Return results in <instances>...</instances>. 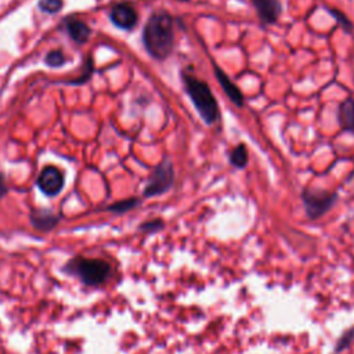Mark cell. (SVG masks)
Masks as SVG:
<instances>
[{
	"instance_id": "obj_1",
	"label": "cell",
	"mask_w": 354,
	"mask_h": 354,
	"mask_svg": "<svg viewBox=\"0 0 354 354\" xmlns=\"http://www.w3.org/2000/svg\"><path fill=\"white\" fill-rule=\"evenodd\" d=\"M142 44L156 61L167 59L176 46L174 17L166 10L153 11L142 29Z\"/></svg>"
},
{
	"instance_id": "obj_2",
	"label": "cell",
	"mask_w": 354,
	"mask_h": 354,
	"mask_svg": "<svg viewBox=\"0 0 354 354\" xmlns=\"http://www.w3.org/2000/svg\"><path fill=\"white\" fill-rule=\"evenodd\" d=\"M180 80L185 94L191 100L202 122L207 126L218 123L221 119V111L210 86L205 80L199 79L195 73H192L191 66L180 71Z\"/></svg>"
},
{
	"instance_id": "obj_3",
	"label": "cell",
	"mask_w": 354,
	"mask_h": 354,
	"mask_svg": "<svg viewBox=\"0 0 354 354\" xmlns=\"http://www.w3.org/2000/svg\"><path fill=\"white\" fill-rule=\"evenodd\" d=\"M65 270L77 277L87 286L102 285L112 272L111 264L101 259H87V257H73L66 263Z\"/></svg>"
},
{
	"instance_id": "obj_4",
	"label": "cell",
	"mask_w": 354,
	"mask_h": 354,
	"mask_svg": "<svg viewBox=\"0 0 354 354\" xmlns=\"http://www.w3.org/2000/svg\"><path fill=\"white\" fill-rule=\"evenodd\" d=\"M300 199L306 212L307 218L318 220L325 216L339 201V195L335 191L325 188L306 187L301 189Z\"/></svg>"
},
{
	"instance_id": "obj_5",
	"label": "cell",
	"mask_w": 354,
	"mask_h": 354,
	"mask_svg": "<svg viewBox=\"0 0 354 354\" xmlns=\"http://www.w3.org/2000/svg\"><path fill=\"white\" fill-rule=\"evenodd\" d=\"M176 181V170L174 165L170 159H165L158 163L151 171L148 181L144 187L142 196L144 198H155L169 192Z\"/></svg>"
},
{
	"instance_id": "obj_6",
	"label": "cell",
	"mask_w": 354,
	"mask_h": 354,
	"mask_svg": "<svg viewBox=\"0 0 354 354\" xmlns=\"http://www.w3.org/2000/svg\"><path fill=\"white\" fill-rule=\"evenodd\" d=\"M37 187L47 196H55L64 188V173L55 166L43 167L39 178Z\"/></svg>"
},
{
	"instance_id": "obj_7",
	"label": "cell",
	"mask_w": 354,
	"mask_h": 354,
	"mask_svg": "<svg viewBox=\"0 0 354 354\" xmlns=\"http://www.w3.org/2000/svg\"><path fill=\"white\" fill-rule=\"evenodd\" d=\"M109 18L112 24L123 30H131L138 22V14L136 8L129 3H118L111 8Z\"/></svg>"
},
{
	"instance_id": "obj_8",
	"label": "cell",
	"mask_w": 354,
	"mask_h": 354,
	"mask_svg": "<svg viewBox=\"0 0 354 354\" xmlns=\"http://www.w3.org/2000/svg\"><path fill=\"white\" fill-rule=\"evenodd\" d=\"M259 17L263 26L274 25L278 22L283 7L281 0H249Z\"/></svg>"
},
{
	"instance_id": "obj_9",
	"label": "cell",
	"mask_w": 354,
	"mask_h": 354,
	"mask_svg": "<svg viewBox=\"0 0 354 354\" xmlns=\"http://www.w3.org/2000/svg\"><path fill=\"white\" fill-rule=\"evenodd\" d=\"M212 66H213L214 77L217 79L221 90L224 91V94L228 97V100L236 108H242L245 105V97H243L241 88L231 80V77L214 61H212Z\"/></svg>"
},
{
	"instance_id": "obj_10",
	"label": "cell",
	"mask_w": 354,
	"mask_h": 354,
	"mask_svg": "<svg viewBox=\"0 0 354 354\" xmlns=\"http://www.w3.org/2000/svg\"><path fill=\"white\" fill-rule=\"evenodd\" d=\"M337 123L342 131L354 136V98L346 97L337 106Z\"/></svg>"
},
{
	"instance_id": "obj_11",
	"label": "cell",
	"mask_w": 354,
	"mask_h": 354,
	"mask_svg": "<svg viewBox=\"0 0 354 354\" xmlns=\"http://www.w3.org/2000/svg\"><path fill=\"white\" fill-rule=\"evenodd\" d=\"M59 221V217L47 209H35L30 213V223L36 230L51 231Z\"/></svg>"
},
{
	"instance_id": "obj_12",
	"label": "cell",
	"mask_w": 354,
	"mask_h": 354,
	"mask_svg": "<svg viewBox=\"0 0 354 354\" xmlns=\"http://www.w3.org/2000/svg\"><path fill=\"white\" fill-rule=\"evenodd\" d=\"M66 30H68L69 36L77 43L87 41V39L90 36V28L86 25V22H83L82 19H77V18L68 19Z\"/></svg>"
},
{
	"instance_id": "obj_13",
	"label": "cell",
	"mask_w": 354,
	"mask_h": 354,
	"mask_svg": "<svg viewBox=\"0 0 354 354\" xmlns=\"http://www.w3.org/2000/svg\"><path fill=\"white\" fill-rule=\"evenodd\" d=\"M228 163L238 169L242 170L248 166L249 163V153H248V148L243 142L236 144L230 152H228Z\"/></svg>"
},
{
	"instance_id": "obj_14",
	"label": "cell",
	"mask_w": 354,
	"mask_h": 354,
	"mask_svg": "<svg viewBox=\"0 0 354 354\" xmlns=\"http://www.w3.org/2000/svg\"><path fill=\"white\" fill-rule=\"evenodd\" d=\"M325 11L336 21L337 26L347 35H351L354 32V24L353 21L339 8L335 7H325Z\"/></svg>"
},
{
	"instance_id": "obj_15",
	"label": "cell",
	"mask_w": 354,
	"mask_h": 354,
	"mask_svg": "<svg viewBox=\"0 0 354 354\" xmlns=\"http://www.w3.org/2000/svg\"><path fill=\"white\" fill-rule=\"evenodd\" d=\"M141 203V199L140 198H127V199H122V201H118L112 205H109L106 207L108 212H112V213H116V214H123V213H127L130 210H133L134 207H137L138 205Z\"/></svg>"
},
{
	"instance_id": "obj_16",
	"label": "cell",
	"mask_w": 354,
	"mask_h": 354,
	"mask_svg": "<svg viewBox=\"0 0 354 354\" xmlns=\"http://www.w3.org/2000/svg\"><path fill=\"white\" fill-rule=\"evenodd\" d=\"M354 340V326L346 329L340 336L339 339L336 340V344L333 347V354H337V353H342L344 351L346 348H348L351 346Z\"/></svg>"
},
{
	"instance_id": "obj_17",
	"label": "cell",
	"mask_w": 354,
	"mask_h": 354,
	"mask_svg": "<svg viewBox=\"0 0 354 354\" xmlns=\"http://www.w3.org/2000/svg\"><path fill=\"white\" fill-rule=\"evenodd\" d=\"M165 228V221L162 218H152V220H147L144 223H141L138 225V230L141 232H145V234H153V232H158L160 230Z\"/></svg>"
},
{
	"instance_id": "obj_18",
	"label": "cell",
	"mask_w": 354,
	"mask_h": 354,
	"mask_svg": "<svg viewBox=\"0 0 354 354\" xmlns=\"http://www.w3.org/2000/svg\"><path fill=\"white\" fill-rule=\"evenodd\" d=\"M44 62L51 68H57V66H61L65 64V55L61 50H53V51L47 53Z\"/></svg>"
},
{
	"instance_id": "obj_19",
	"label": "cell",
	"mask_w": 354,
	"mask_h": 354,
	"mask_svg": "<svg viewBox=\"0 0 354 354\" xmlns=\"http://www.w3.org/2000/svg\"><path fill=\"white\" fill-rule=\"evenodd\" d=\"M37 6L41 11L47 14H55L62 8L64 0H39Z\"/></svg>"
},
{
	"instance_id": "obj_20",
	"label": "cell",
	"mask_w": 354,
	"mask_h": 354,
	"mask_svg": "<svg viewBox=\"0 0 354 354\" xmlns=\"http://www.w3.org/2000/svg\"><path fill=\"white\" fill-rule=\"evenodd\" d=\"M91 72H93V61H91V58H88V59L86 61V69L83 71V75H82L80 77L72 80V83H73V84H82L83 82H86V80L90 77Z\"/></svg>"
},
{
	"instance_id": "obj_21",
	"label": "cell",
	"mask_w": 354,
	"mask_h": 354,
	"mask_svg": "<svg viewBox=\"0 0 354 354\" xmlns=\"http://www.w3.org/2000/svg\"><path fill=\"white\" fill-rule=\"evenodd\" d=\"M7 194V184L4 181L3 174H0V199Z\"/></svg>"
},
{
	"instance_id": "obj_22",
	"label": "cell",
	"mask_w": 354,
	"mask_h": 354,
	"mask_svg": "<svg viewBox=\"0 0 354 354\" xmlns=\"http://www.w3.org/2000/svg\"><path fill=\"white\" fill-rule=\"evenodd\" d=\"M177 1H183V3H188V1H191V0H177Z\"/></svg>"
}]
</instances>
